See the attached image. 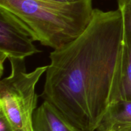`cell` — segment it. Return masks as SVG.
Returning <instances> with one entry per match:
<instances>
[{"mask_svg":"<svg viewBox=\"0 0 131 131\" xmlns=\"http://www.w3.org/2000/svg\"><path fill=\"white\" fill-rule=\"evenodd\" d=\"M131 127V100L120 99L107 110L96 131H114Z\"/></svg>","mask_w":131,"mask_h":131,"instance_id":"52a82bcc","label":"cell"},{"mask_svg":"<svg viewBox=\"0 0 131 131\" xmlns=\"http://www.w3.org/2000/svg\"><path fill=\"white\" fill-rule=\"evenodd\" d=\"M35 131H79L47 101L37 108L33 116Z\"/></svg>","mask_w":131,"mask_h":131,"instance_id":"8992f818","label":"cell"},{"mask_svg":"<svg viewBox=\"0 0 131 131\" xmlns=\"http://www.w3.org/2000/svg\"><path fill=\"white\" fill-rule=\"evenodd\" d=\"M10 74L0 82V110L14 131H35L33 116L37 108L36 86L46 74V66L28 72L25 60L9 59Z\"/></svg>","mask_w":131,"mask_h":131,"instance_id":"3957f363","label":"cell"},{"mask_svg":"<svg viewBox=\"0 0 131 131\" xmlns=\"http://www.w3.org/2000/svg\"><path fill=\"white\" fill-rule=\"evenodd\" d=\"M122 17V80L120 98L131 100V0H118Z\"/></svg>","mask_w":131,"mask_h":131,"instance_id":"5b68a950","label":"cell"},{"mask_svg":"<svg viewBox=\"0 0 131 131\" xmlns=\"http://www.w3.org/2000/svg\"><path fill=\"white\" fill-rule=\"evenodd\" d=\"M123 25L118 8H94L77 38L50 53L41 97L82 131H96L120 99Z\"/></svg>","mask_w":131,"mask_h":131,"instance_id":"6da1fadb","label":"cell"},{"mask_svg":"<svg viewBox=\"0 0 131 131\" xmlns=\"http://www.w3.org/2000/svg\"><path fill=\"white\" fill-rule=\"evenodd\" d=\"M79 131H82V130H79Z\"/></svg>","mask_w":131,"mask_h":131,"instance_id":"8fae6325","label":"cell"},{"mask_svg":"<svg viewBox=\"0 0 131 131\" xmlns=\"http://www.w3.org/2000/svg\"><path fill=\"white\" fill-rule=\"evenodd\" d=\"M31 31L19 17L0 7V76L6 59L25 60L40 52Z\"/></svg>","mask_w":131,"mask_h":131,"instance_id":"277c9868","label":"cell"},{"mask_svg":"<svg viewBox=\"0 0 131 131\" xmlns=\"http://www.w3.org/2000/svg\"><path fill=\"white\" fill-rule=\"evenodd\" d=\"M54 1H60V2H65V3H71V2H75V1H81V0H54Z\"/></svg>","mask_w":131,"mask_h":131,"instance_id":"9c48e42d","label":"cell"},{"mask_svg":"<svg viewBox=\"0 0 131 131\" xmlns=\"http://www.w3.org/2000/svg\"><path fill=\"white\" fill-rule=\"evenodd\" d=\"M0 131H14L6 115L0 110Z\"/></svg>","mask_w":131,"mask_h":131,"instance_id":"ba28073f","label":"cell"},{"mask_svg":"<svg viewBox=\"0 0 131 131\" xmlns=\"http://www.w3.org/2000/svg\"><path fill=\"white\" fill-rule=\"evenodd\" d=\"M0 7L27 25L36 41L53 49L77 38L88 25L94 10L92 0H0Z\"/></svg>","mask_w":131,"mask_h":131,"instance_id":"7a4b0ae2","label":"cell"},{"mask_svg":"<svg viewBox=\"0 0 131 131\" xmlns=\"http://www.w3.org/2000/svg\"><path fill=\"white\" fill-rule=\"evenodd\" d=\"M114 131H131V127H129L124 128V129H119V130H114Z\"/></svg>","mask_w":131,"mask_h":131,"instance_id":"30bf717a","label":"cell"}]
</instances>
